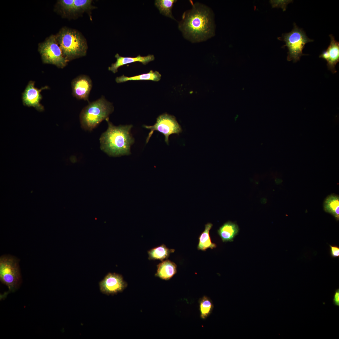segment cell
I'll return each instance as SVG.
<instances>
[{
  "label": "cell",
  "mask_w": 339,
  "mask_h": 339,
  "mask_svg": "<svg viewBox=\"0 0 339 339\" xmlns=\"http://www.w3.org/2000/svg\"><path fill=\"white\" fill-rule=\"evenodd\" d=\"M191 8L185 12L178 28L184 37L193 43L203 41L215 35L213 11L198 3H191Z\"/></svg>",
  "instance_id": "1"
},
{
  "label": "cell",
  "mask_w": 339,
  "mask_h": 339,
  "mask_svg": "<svg viewBox=\"0 0 339 339\" xmlns=\"http://www.w3.org/2000/svg\"><path fill=\"white\" fill-rule=\"evenodd\" d=\"M107 130L100 138V148L110 156L119 157L131 153L130 148L134 142L131 133L132 125H120L116 126L109 120Z\"/></svg>",
  "instance_id": "2"
},
{
  "label": "cell",
  "mask_w": 339,
  "mask_h": 339,
  "mask_svg": "<svg viewBox=\"0 0 339 339\" xmlns=\"http://www.w3.org/2000/svg\"><path fill=\"white\" fill-rule=\"evenodd\" d=\"M113 110L112 103L102 96L97 100L89 103L82 110L79 115L81 127L85 130H92L102 121L109 118Z\"/></svg>",
  "instance_id": "3"
},
{
  "label": "cell",
  "mask_w": 339,
  "mask_h": 339,
  "mask_svg": "<svg viewBox=\"0 0 339 339\" xmlns=\"http://www.w3.org/2000/svg\"><path fill=\"white\" fill-rule=\"evenodd\" d=\"M56 38L64 56L68 61L86 55L87 43L79 32L63 28Z\"/></svg>",
  "instance_id": "4"
},
{
  "label": "cell",
  "mask_w": 339,
  "mask_h": 339,
  "mask_svg": "<svg viewBox=\"0 0 339 339\" xmlns=\"http://www.w3.org/2000/svg\"><path fill=\"white\" fill-rule=\"evenodd\" d=\"M277 39L285 43L282 47L286 46L288 48L287 60L289 61L293 60L294 62L299 61L302 56L307 55L303 53V50L307 43L314 41L308 38L305 32L295 23L291 32L283 34Z\"/></svg>",
  "instance_id": "5"
},
{
  "label": "cell",
  "mask_w": 339,
  "mask_h": 339,
  "mask_svg": "<svg viewBox=\"0 0 339 339\" xmlns=\"http://www.w3.org/2000/svg\"><path fill=\"white\" fill-rule=\"evenodd\" d=\"M18 260L9 255H3L0 258V280L13 292L20 282L21 276Z\"/></svg>",
  "instance_id": "6"
},
{
  "label": "cell",
  "mask_w": 339,
  "mask_h": 339,
  "mask_svg": "<svg viewBox=\"0 0 339 339\" xmlns=\"http://www.w3.org/2000/svg\"><path fill=\"white\" fill-rule=\"evenodd\" d=\"M39 51L44 63L53 64L59 68H63L68 62L64 56L55 36H51L44 42L40 44Z\"/></svg>",
  "instance_id": "7"
},
{
  "label": "cell",
  "mask_w": 339,
  "mask_h": 339,
  "mask_svg": "<svg viewBox=\"0 0 339 339\" xmlns=\"http://www.w3.org/2000/svg\"><path fill=\"white\" fill-rule=\"evenodd\" d=\"M143 127L150 130L146 140V143L149 141L154 131L163 134L165 137V142L169 144V136L172 134L179 135L182 131L180 125L175 117L167 113L159 116L157 118L155 123L153 126L143 125Z\"/></svg>",
  "instance_id": "8"
},
{
  "label": "cell",
  "mask_w": 339,
  "mask_h": 339,
  "mask_svg": "<svg viewBox=\"0 0 339 339\" xmlns=\"http://www.w3.org/2000/svg\"><path fill=\"white\" fill-rule=\"evenodd\" d=\"M100 291L107 295H113L122 292L127 284L122 276L115 273H109L99 283Z\"/></svg>",
  "instance_id": "9"
},
{
  "label": "cell",
  "mask_w": 339,
  "mask_h": 339,
  "mask_svg": "<svg viewBox=\"0 0 339 339\" xmlns=\"http://www.w3.org/2000/svg\"><path fill=\"white\" fill-rule=\"evenodd\" d=\"M92 85V81L88 76L79 75L72 81V94L78 100L89 102V96Z\"/></svg>",
  "instance_id": "10"
},
{
  "label": "cell",
  "mask_w": 339,
  "mask_h": 339,
  "mask_svg": "<svg viewBox=\"0 0 339 339\" xmlns=\"http://www.w3.org/2000/svg\"><path fill=\"white\" fill-rule=\"evenodd\" d=\"M47 88L48 87L45 86L40 89H38L35 87V82L30 81L22 94V99L23 105L34 107L40 111H43L44 107L40 103L42 98L40 92L42 90Z\"/></svg>",
  "instance_id": "11"
},
{
  "label": "cell",
  "mask_w": 339,
  "mask_h": 339,
  "mask_svg": "<svg viewBox=\"0 0 339 339\" xmlns=\"http://www.w3.org/2000/svg\"><path fill=\"white\" fill-rule=\"evenodd\" d=\"M329 36L331 39L330 44L326 50L322 51L319 57L327 61L328 69L333 73H335L337 72L336 66L339 62V42L335 39L332 35L330 34Z\"/></svg>",
  "instance_id": "12"
},
{
  "label": "cell",
  "mask_w": 339,
  "mask_h": 339,
  "mask_svg": "<svg viewBox=\"0 0 339 339\" xmlns=\"http://www.w3.org/2000/svg\"><path fill=\"white\" fill-rule=\"evenodd\" d=\"M116 59V62L111 64L108 67V70L113 73L118 72V68L124 65L136 62H141L146 65L149 62L153 61L155 58L153 55L149 54L146 56H142L139 55L136 57H124L117 53L115 56Z\"/></svg>",
  "instance_id": "13"
},
{
  "label": "cell",
  "mask_w": 339,
  "mask_h": 339,
  "mask_svg": "<svg viewBox=\"0 0 339 339\" xmlns=\"http://www.w3.org/2000/svg\"><path fill=\"white\" fill-rule=\"evenodd\" d=\"M177 272V265L169 260L162 261L157 265L155 276L165 280L171 279Z\"/></svg>",
  "instance_id": "14"
},
{
  "label": "cell",
  "mask_w": 339,
  "mask_h": 339,
  "mask_svg": "<svg viewBox=\"0 0 339 339\" xmlns=\"http://www.w3.org/2000/svg\"><path fill=\"white\" fill-rule=\"evenodd\" d=\"M239 231V228L237 224L228 221L219 228L218 233L223 242H232Z\"/></svg>",
  "instance_id": "15"
},
{
  "label": "cell",
  "mask_w": 339,
  "mask_h": 339,
  "mask_svg": "<svg viewBox=\"0 0 339 339\" xmlns=\"http://www.w3.org/2000/svg\"><path fill=\"white\" fill-rule=\"evenodd\" d=\"M161 74L158 71L150 70L147 73H143L134 76L128 77L124 75L117 77L115 79L118 83H124L129 81L152 80L158 81L161 78Z\"/></svg>",
  "instance_id": "16"
},
{
  "label": "cell",
  "mask_w": 339,
  "mask_h": 339,
  "mask_svg": "<svg viewBox=\"0 0 339 339\" xmlns=\"http://www.w3.org/2000/svg\"><path fill=\"white\" fill-rule=\"evenodd\" d=\"M213 225L211 223H208L205 225L204 231L198 238L199 242L197 246L198 250L206 251L208 248L213 249L216 247V244L212 242L209 235V231Z\"/></svg>",
  "instance_id": "17"
},
{
  "label": "cell",
  "mask_w": 339,
  "mask_h": 339,
  "mask_svg": "<svg viewBox=\"0 0 339 339\" xmlns=\"http://www.w3.org/2000/svg\"><path fill=\"white\" fill-rule=\"evenodd\" d=\"M175 250L168 248L164 244L152 248L148 251L150 260H159L161 261L167 259L170 253L174 252Z\"/></svg>",
  "instance_id": "18"
},
{
  "label": "cell",
  "mask_w": 339,
  "mask_h": 339,
  "mask_svg": "<svg viewBox=\"0 0 339 339\" xmlns=\"http://www.w3.org/2000/svg\"><path fill=\"white\" fill-rule=\"evenodd\" d=\"M324 207L325 211L332 214L337 220L339 219V198L337 195L332 194L326 199Z\"/></svg>",
  "instance_id": "19"
},
{
  "label": "cell",
  "mask_w": 339,
  "mask_h": 339,
  "mask_svg": "<svg viewBox=\"0 0 339 339\" xmlns=\"http://www.w3.org/2000/svg\"><path fill=\"white\" fill-rule=\"evenodd\" d=\"M176 0H156L155 5L159 9L160 13L175 20L172 15V9Z\"/></svg>",
  "instance_id": "20"
},
{
  "label": "cell",
  "mask_w": 339,
  "mask_h": 339,
  "mask_svg": "<svg viewBox=\"0 0 339 339\" xmlns=\"http://www.w3.org/2000/svg\"><path fill=\"white\" fill-rule=\"evenodd\" d=\"M213 308V305L210 299L206 296L203 297L200 301L201 317L206 319L211 314Z\"/></svg>",
  "instance_id": "21"
},
{
  "label": "cell",
  "mask_w": 339,
  "mask_h": 339,
  "mask_svg": "<svg viewBox=\"0 0 339 339\" xmlns=\"http://www.w3.org/2000/svg\"><path fill=\"white\" fill-rule=\"evenodd\" d=\"M90 0H74L73 12L83 11L92 8Z\"/></svg>",
  "instance_id": "22"
},
{
  "label": "cell",
  "mask_w": 339,
  "mask_h": 339,
  "mask_svg": "<svg viewBox=\"0 0 339 339\" xmlns=\"http://www.w3.org/2000/svg\"><path fill=\"white\" fill-rule=\"evenodd\" d=\"M74 0H61L60 4L62 8L68 12H73Z\"/></svg>",
  "instance_id": "23"
},
{
  "label": "cell",
  "mask_w": 339,
  "mask_h": 339,
  "mask_svg": "<svg viewBox=\"0 0 339 339\" xmlns=\"http://www.w3.org/2000/svg\"><path fill=\"white\" fill-rule=\"evenodd\" d=\"M330 248V253L331 256L333 258H337L339 257V247L336 245H329Z\"/></svg>",
  "instance_id": "24"
},
{
  "label": "cell",
  "mask_w": 339,
  "mask_h": 339,
  "mask_svg": "<svg viewBox=\"0 0 339 339\" xmlns=\"http://www.w3.org/2000/svg\"><path fill=\"white\" fill-rule=\"evenodd\" d=\"M333 304L336 306H339V289H336L334 292L332 299Z\"/></svg>",
  "instance_id": "25"
}]
</instances>
